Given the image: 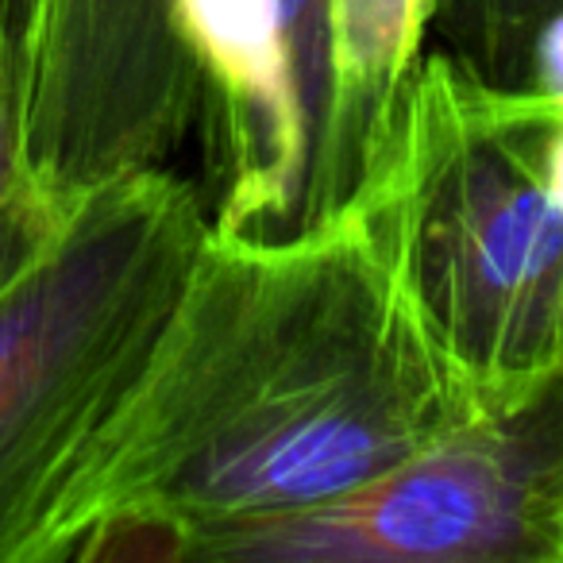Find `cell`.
<instances>
[{"instance_id":"6da1fadb","label":"cell","mask_w":563,"mask_h":563,"mask_svg":"<svg viewBox=\"0 0 563 563\" xmlns=\"http://www.w3.org/2000/svg\"><path fill=\"white\" fill-rule=\"evenodd\" d=\"M483 413L360 205L274 243L209 232L27 563H209Z\"/></svg>"},{"instance_id":"7a4b0ae2","label":"cell","mask_w":563,"mask_h":563,"mask_svg":"<svg viewBox=\"0 0 563 563\" xmlns=\"http://www.w3.org/2000/svg\"><path fill=\"white\" fill-rule=\"evenodd\" d=\"M560 104L424 47L360 205L432 340L486 413L563 378V209L544 181Z\"/></svg>"},{"instance_id":"3957f363","label":"cell","mask_w":563,"mask_h":563,"mask_svg":"<svg viewBox=\"0 0 563 563\" xmlns=\"http://www.w3.org/2000/svg\"><path fill=\"white\" fill-rule=\"evenodd\" d=\"M205 240L197 181L128 174L81 197L0 294V563H27L66 471L132 390Z\"/></svg>"},{"instance_id":"277c9868","label":"cell","mask_w":563,"mask_h":563,"mask_svg":"<svg viewBox=\"0 0 563 563\" xmlns=\"http://www.w3.org/2000/svg\"><path fill=\"white\" fill-rule=\"evenodd\" d=\"M209 563H563V378L340 498L232 532Z\"/></svg>"},{"instance_id":"5b68a950","label":"cell","mask_w":563,"mask_h":563,"mask_svg":"<svg viewBox=\"0 0 563 563\" xmlns=\"http://www.w3.org/2000/svg\"><path fill=\"white\" fill-rule=\"evenodd\" d=\"M197 86L209 232L290 240L347 209L332 0H170Z\"/></svg>"},{"instance_id":"8992f818","label":"cell","mask_w":563,"mask_h":563,"mask_svg":"<svg viewBox=\"0 0 563 563\" xmlns=\"http://www.w3.org/2000/svg\"><path fill=\"white\" fill-rule=\"evenodd\" d=\"M429 43V0H332L336 147L347 201L378 163Z\"/></svg>"},{"instance_id":"52a82bcc","label":"cell","mask_w":563,"mask_h":563,"mask_svg":"<svg viewBox=\"0 0 563 563\" xmlns=\"http://www.w3.org/2000/svg\"><path fill=\"white\" fill-rule=\"evenodd\" d=\"M70 212L40 186L24 151V81L0 63V294L55 243Z\"/></svg>"},{"instance_id":"ba28073f","label":"cell","mask_w":563,"mask_h":563,"mask_svg":"<svg viewBox=\"0 0 563 563\" xmlns=\"http://www.w3.org/2000/svg\"><path fill=\"white\" fill-rule=\"evenodd\" d=\"M563 0H429V40L486 81L525 89L540 24Z\"/></svg>"},{"instance_id":"9c48e42d","label":"cell","mask_w":563,"mask_h":563,"mask_svg":"<svg viewBox=\"0 0 563 563\" xmlns=\"http://www.w3.org/2000/svg\"><path fill=\"white\" fill-rule=\"evenodd\" d=\"M525 89L548 97V101H555L563 109V9H555L552 16L540 24L537 40H532Z\"/></svg>"},{"instance_id":"30bf717a","label":"cell","mask_w":563,"mask_h":563,"mask_svg":"<svg viewBox=\"0 0 563 563\" xmlns=\"http://www.w3.org/2000/svg\"><path fill=\"white\" fill-rule=\"evenodd\" d=\"M40 20V0H0V63L12 66L27 89L32 63V35Z\"/></svg>"},{"instance_id":"8fae6325","label":"cell","mask_w":563,"mask_h":563,"mask_svg":"<svg viewBox=\"0 0 563 563\" xmlns=\"http://www.w3.org/2000/svg\"><path fill=\"white\" fill-rule=\"evenodd\" d=\"M544 181H548V194L555 197V205L563 209V109L555 112V120L548 124L544 135Z\"/></svg>"}]
</instances>
